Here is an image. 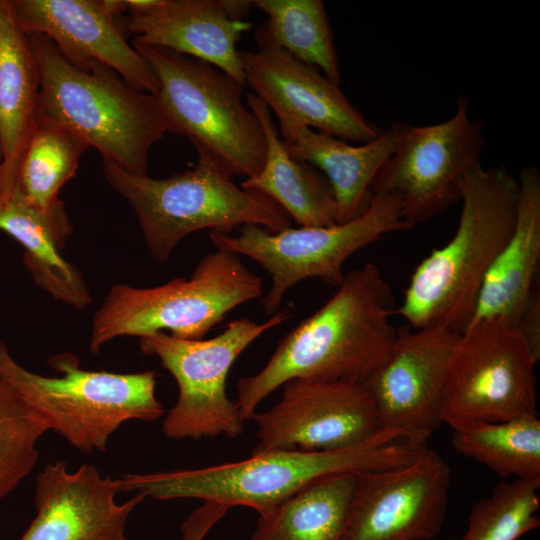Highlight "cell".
<instances>
[{
	"mask_svg": "<svg viewBox=\"0 0 540 540\" xmlns=\"http://www.w3.org/2000/svg\"><path fill=\"white\" fill-rule=\"evenodd\" d=\"M356 472L319 479L259 514L251 540H343Z\"/></svg>",
	"mask_w": 540,
	"mask_h": 540,
	"instance_id": "obj_25",
	"label": "cell"
},
{
	"mask_svg": "<svg viewBox=\"0 0 540 540\" xmlns=\"http://www.w3.org/2000/svg\"><path fill=\"white\" fill-rule=\"evenodd\" d=\"M538 285L537 282L518 323L514 327L537 361L540 359V292Z\"/></svg>",
	"mask_w": 540,
	"mask_h": 540,
	"instance_id": "obj_32",
	"label": "cell"
},
{
	"mask_svg": "<svg viewBox=\"0 0 540 540\" xmlns=\"http://www.w3.org/2000/svg\"><path fill=\"white\" fill-rule=\"evenodd\" d=\"M15 22L26 34L49 38L71 62L99 61L131 86L154 94L157 79L127 41L126 25L102 0H8ZM127 30V29H126Z\"/></svg>",
	"mask_w": 540,
	"mask_h": 540,
	"instance_id": "obj_18",
	"label": "cell"
},
{
	"mask_svg": "<svg viewBox=\"0 0 540 540\" xmlns=\"http://www.w3.org/2000/svg\"><path fill=\"white\" fill-rule=\"evenodd\" d=\"M0 231L23 247V263L36 286L77 310L91 304L82 273L61 253L72 232L64 203L50 212L41 211L24 199L15 184L0 192Z\"/></svg>",
	"mask_w": 540,
	"mask_h": 540,
	"instance_id": "obj_20",
	"label": "cell"
},
{
	"mask_svg": "<svg viewBox=\"0 0 540 540\" xmlns=\"http://www.w3.org/2000/svg\"><path fill=\"white\" fill-rule=\"evenodd\" d=\"M2 161H3V151H2L1 141H0V166L2 164Z\"/></svg>",
	"mask_w": 540,
	"mask_h": 540,
	"instance_id": "obj_34",
	"label": "cell"
},
{
	"mask_svg": "<svg viewBox=\"0 0 540 540\" xmlns=\"http://www.w3.org/2000/svg\"><path fill=\"white\" fill-rule=\"evenodd\" d=\"M48 363L59 375L26 369L0 339V380L21 396L47 431L83 453L105 451L112 434L127 421H154L164 413L154 371H89L70 353L55 355Z\"/></svg>",
	"mask_w": 540,
	"mask_h": 540,
	"instance_id": "obj_6",
	"label": "cell"
},
{
	"mask_svg": "<svg viewBox=\"0 0 540 540\" xmlns=\"http://www.w3.org/2000/svg\"><path fill=\"white\" fill-rule=\"evenodd\" d=\"M448 463L426 447L395 468L356 472L343 540H432L442 530Z\"/></svg>",
	"mask_w": 540,
	"mask_h": 540,
	"instance_id": "obj_13",
	"label": "cell"
},
{
	"mask_svg": "<svg viewBox=\"0 0 540 540\" xmlns=\"http://www.w3.org/2000/svg\"><path fill=\"white\" fill-rule=\"evenodd\" d=\"M40 75L26 33L0 0V192L11 189L39 120Z\"/></svg>",
	"mask_w": 540,
	"mask_h": 540,
	"instance_id": "obj_23",
	"label": "cell"
},
{
	"mask_svg": "<svg viewBox=\"0 0 540 540\" xmlns=\"http://www.w3.org/2000/svg\"><path fill=\"white\" fill-rule=\"evenodd\" d=\"M197 154L194 167L160 179L103 162L107 183L133 209L155 262L166 263L179 242L199 230L230 234L254 224L277 233L291 226V217L270 197L236 185L213 156Z\"/></svg>",
	"mask_w": 540,
	"mask_h": 540,
	"instance_id": "obj_5",
	"label": "cell"
},
{
	"mask_svg": "<svg viewBox=\"0 0 540 540\" xmlns=\"http://www.w3.org/2000/svg\"><path fill=\"white\" fill-rule=\"evenodd\" d=\"M453 429L452 446L501 477L540 478V420L468 421Z\"/></svg>",
	"mask_w": 540,
	"mask_h": 540,
	"instance_id": "obj_27",
	"label": "cell"
},
{
	"mask_svg": "<svg viewBox=\"0 0 540 540\" xmlns=\"http://www.w3.org/2000/svg\"><path fill=\"white\" fill-rule=\"evenodd\" d=\"M26 35L40 75L39 118L73 132L103 162L148 174L150 151L168 133L154 95L99 61L74 64L44 35Z\"/></svg>",
	"mask_w": 540,
	"mask_h": 540,
	"instance_id": "obj_4",
	"label": "cell"
},
{
	"mask_svg": "<svg viewBox=\"0 0 540 540\" xmlns=\"http://www.w3.org/2000/svg\"><path fill=\"white\" fill-rule=\"evenodd\" d=\"M396 309L376 264L347 272L334 295L278 342L264 368L237 382L235 405L243 422L290 380L364 383L391 354Z\"/></svg>",
	"mask_w": 540,
	"mask_h": 540,
	"instance_id": "obj_1",
	"label": "cell"
},
{
	"mask_svg": "<svg viewBox=\"0 0 540 540\" xmlns=\"http://www.w3.org/2000/svg\"><path fill=\"white\" fill-rule=\"evenodd\" d=\"M230 507L205 501L181 525L182 540H203L211 528L221 520Z\"/></svg>",
	"mask_w": 540,
	"mask_h": 540,
	"instance_id": "obj_31",
	"label": "cell"
},
{
	"mask_svg": "<svg viewBox=\"0 0 540 540\" xmlns=\"http://www.w3.org/2000/svg\"><path fill=\"white\" fill-rule=\"evenodd\" d=\"M415 226L402 216L401 204L387 193H373L369 208L357 218L331 226L287 228L272 233L254 224L241 226L237 235L216 231L209 238L216 249L245 255L271 277V288L260 298L268 315L279 311L285 293L298 282L320 278L338 287L345 261L384 235Z\"/></svg>",
	"mask_w": 540,
	"mask_h": 540,
	"instance_id": "obj_9",
	"label": "cell"
},
{
	"mask_svg": "<svg viewBox=\"0 0 540 540\" xmlns=\"http://www.w3.org/2000/svg\"><path fill=\"white\" fill-rule=\"evenodd\" d=\"M518 189L517 178L503 164L484 168L479 163L466 173L454 235L415 267L396 309L409 327L466 329L484 278L513 232Z\"/></svg>",
	"mask_w": 540,
	"mask_h": 540,
	"instance_id": "obj_2",
	"label": "cell"
},
{
	"mask_svg": "<svg viewBox=\"0 0 540 540\" xmlns=\"http://www.w3.org/2000/svg\"><path fill=\"white\" fill-rule=\"evenodd\" d=\"M223 6L230 19L243 21L251 8L254 6V1L223 0Z\"/></svg>",
	"mask_w": 540,
	"mask_h": 540,
	"instance_id": "obj_33",
	"label": "cell"
},
{
	"mask_svg": "<svg viewBox=\"0 0 540 540\" xmlns=\"http://www.w3.org/2000/svg\"><path fill=\"white\" fill-rule=\"evenodd\" d=\"M264 295L262 279L234 252L206 254L189 278L155 287L114 284L94 314L89 349L123 336L144 337L168 331L185 340H200L236 307Z\"/></svg>",
	"mask_w": 540,
	"mask_h": 540,
	"instance_id": "obj_7",
	"label": "cell"
},
{
	"mask_svg": "<svg viewBox=\"0 0 540 540\" xmlns=\"http://www.w3.org/2000/svg\"><path fill=\"white\" fill-rule=\"evenodd\" d=\"M537 362L520 334L504 320L471 322L453 351L442 423L454 428L474 420L537 416Z\"/></svg>",
	"mask_w": 540,
	"mask_h": 540,
	"instance_id": "obj_11",
	"label": "cell"
},
{
	"mask_svg": "<svg viewBox=\"0 0 540 540\" xmlns=\"http://www.w3.org/2000/svg\"><path fill=\"white\" fill-rule=\"evenodd\" d=\"M279 135L292 158L308 162L327 178L337 203V223L351 221L369 208L373 182L398 144L392 124L379 138L359 146L304 126Z\"/></svg>",
	"mask_w": 540,
	"mask_h": 540,
	"instance_id": "obj_22",
	"label": "cell"
},
{
	"mask_svg": "<svg viewBox=\"0 0 540 540\" xmlns=\"http://www.w3.org/2000/svg\"><path fill=\"white\" fill-rule=\"evenodd\" d=\"M119 493L120 478L93 465L71 471L64 460L50 462L36 477V516L20 540H128V519L147 496L118 503Z\"/></svg>",
	"mask_w": 540,
	"mask_h": 540,
	"instance_id": "obj_17",
	"label": "cell"
},
{
	"mask_svg": "<svg viewBox=\"0 0 540 540\" xmlns=\"http://www.w3.org/2000/svg\"><path fill=\"white\" fill-rule=\"evenodd\" d=\"M282 386L281 400L252 417L258 439L253 452L341 450L382 430L374 400L362 382L294 379Z\"/></svg>",
	"mask_w": 540,
	"mask_h": 540,
	"instance_id": "obj_14",
	"label": "cell"
},
{
	"mask_svg": "<svg viewBox=\"0 0 540 540\" xmlns=\"http://www.w3.org/2000/svg\"><path fill=\"white\" fill-rule=\"evenodd\" d=\"M291 314V308H286L262 323L247 317L234 319L206 340H185L166 332L141 337V351L156 356L178 386L177 401L162 423L163 434L175 440L239 437L244 425L235 402L226 394L228 373L252 342Z\"/></svg>",
	"mask_w": 540,
	"mask_h": 540,
	"instance_id": "obj_10",
	"label": "cell"
},
{
	"mask_svg": "<svg viewBox=\"0 0 540 540\" xmlns=\"http://www.w3.org/2000/svg\"><path fill=\"white\" fill-rule=\"evenodd\" d=\"M517 180L514 229L484 278L470 323L500 318L514 328L538 282L540 170L536 165L525 166Z\"/></svg>",
	"mask_w": 540,
	"mask_h": 540,
	"instance_id": "obj_21",
	"label": "cell"
},
{
	"mask_svg": "<svg viewBox=\"0 0 540 540\" xmlns=\"http://www.w3.org/2000/svg\"><path fill=\"white\" fill-rule=\"evenodd\" d=\"M427 446L401 441L382 429L370 440L335 451L270 449L244 460L197 469L129 473L121 492L158 500L199 499L264 513L313 482L339 473L395 468L417 458Z\"/></svg>",
	"mask_w": 540,
	"mask_h": 540,
	"instance_id": "obj_3",
	"label": "cell"
},
{
	"mask_svg": "<svg viewBox=\"0 0 540 540\" xmlns=\"http://www.w3.org/2000/svg\"><path fill=\"white\" fill-rule=\"evenodd\" d=\"M43 421L21 396L0 380V502L33 471Z\"/></svg>",
	"mask_w": 540,
	"mask_h": 540,
	"instance_id": "obj_30",
	"label": "cell"
},
{
	"mask_svg": "<svg viewBox=\"0 0 540 540\" xmlns=\"http://www.w3.org/2000/svg\"><path fill=\"white\" fill-rule=\"evenodd\" d=\"M153 71V94L168 132L218 160L232 176H256L266 159L257 116L243 102V85L213 65L167 48L132 42Z\"/></svg>",
	"mask_w": 540,
	"mask_h": 540,
	"instance_id": "obj_8",
	"label": "cell"
},
{
	"mask_svg": "<svg viewBox=\"0 0 540 540\" xmlns=\"http://www.w3.org/2000/svg\"><path fill=\"white\" fill-rule=\"evenodd\" d=\"M268 19L255 42L280 47L340 84V67L330 21L321 0H255Z\"/></svg>",
	"mask_w": 540,
	"mask_h": 540,
	"instance_id": "obj_26",
	"label": "cell"
},
{
	"mask_svg": "<svg viewBox=\"0 0 540 540\" xmlns=\"http://www.w3.org/2000/svg\"><path fill=\"white\" fill-rule=\"evenodd\" d=\"M246 100L262 126L267 152L261 171L240 187L267 195L301 227L337 224V203L325 175L287 153L264 101L254 93H247Z\"/></svg>",
	"mask_w": 540,
	"mask_h": 540,
	"instance_id": "obj_24",
	"label": "cell"
},
{
	"mask_svg": "<svg viewBox=\"0 0 540 540\" xmlns=\"http://www.w3.org/2000/svg\"><path fill=\"white\" fill-rule=\"evenodd\" d=\"M466 96L453 116L443 122L413 126L394 122L395 152L377 174L373 193H387L401 204L403 218L427 222L460 202V183L481 163L486 139L484 122L470 118Z\"/></svg>",
	"mask_w": 540,
	"mask_h": 540,
	"instance_id": "obj_12",
	"label": "cell"
},
{
	"mask_svg": "<svg viewBox=\"0 0 540 540\" xmlns=\"http://www.w3.org/2000/svg\"><path fill=\"white\" fill-rule=\"evenodd\" d=\"M128 13L125 25L133 42L205 61L246 85L236 43L252 24L230 19L223 0H159L150 9Z\"/></svg>",
	"mask_w": 540,
	"mask_h": 540,
	"instance_id": "obj_19",
	"label": "cell"
},
{
	"mask_svg": "<svg viewBox=\"0 0 540 540\" xmlns=\"http://www.w3.org/2000/svg\"><path fill=\"white\" fill-rule=\"evenodd\" d=\"M89 146L67 128L39 118L21 161L16 185L24 199L50 212L63 202L62 187L75 176Z\"/></svg>",
	"mask_w": 540,
	"mask_h": 540,
	"instance_id": "obj_28",
	"label": "cell"
},
{
	"mask_svg": "<svg viewBox=\"0 0 540 540\" xmlns=\"http://www.w3.org/2000/svg\"><path fill=\"white\" fill-rule=\"evenodd\" d=\"M459 336L445 327L398 329L389 358L364 382L381 429L397 432L402 441L427 446L442 424L443 393Z\"/></svg>",
	"mask_w": 540,
	"mask_h": 540,
	"instance_id": "obj_15",
	"label": "cell"
},
{
	"mask_svg": "<svg viewBox=\"0 0 540 540\" xmlns=\"http://www.w3.org/2000/svg\"><path fill=\"white\" fill-rule=\"evenodd\" d=\"M540 478L502 481L472 507L460 540H518L540 524Z\"/></svg>",
	"mask_w": 540,
	"mask_h": 540,
	"instance_id": "obj_29",
	"label": "cell"
},
{
	"mask_svg": "<svg viewBox=\"0 0 540 540\" xmlns=\"http://www.w3.org/2000/svg\"><path fill=\"white\" fill-rule=\"evenodd\" d=\"M239 57L246 84L275 113L280 131L304 126L363 144L384 132L350 103L338 84L286 50L259 44L256 51L239 50Z\"/></svg>",
	"mask_w": 540,
	"mask_h": 540,
	"instance_id": "obj_16",
	"label": "cell"
}]
</instances>
